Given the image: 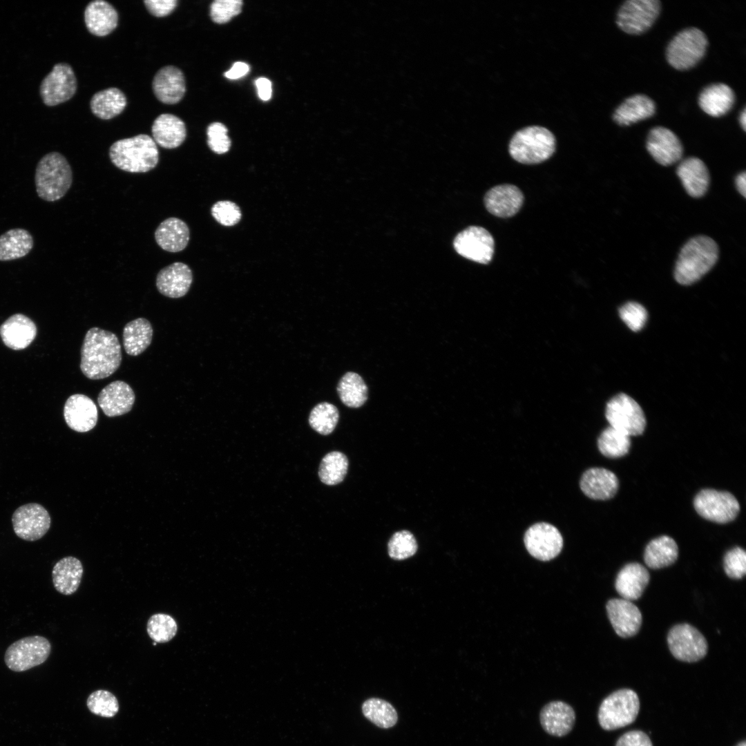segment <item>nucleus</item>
Segmentation results:
<instances>
[{"instance_id":"f257e3e1","label":"nucleus","mask_w":746,"mask_h":746,"mask_svg":"<svg viewBox=\"0 0 746 746\" xmlns=\"http://www.w3.org/2000/svg\"><path fill=\"white\" fill-rule=\"evenodd\" d=\"M122 357L120 343L114 333L97 327L87 331L80 363L85 376L92 380L108 377L119 367Z\"/></svg>"},{"instance_id":"f03ea898","label":"nucleus","mask_w":746,"mask_h":746,"mask_svg":"<svg viewBox=\"0 0 746 746\" xmlns=\"http://www.w3.org/2000/svg\"><path fill=\"white\" fill-rule=\"evenodd\" d=\"M718 258L716 242L706 236L690 239L682 248L674 269L676 280L689 285L700 280Z\"/></svg>"},{"instance_id":"7ed1b4c3","label":"nucleus","mask_w":746,"mask_h":746,"mask_svg":"<svg viewBox=\"0 0 746 746\" xmlns=\"http://www.w3.org/2000/svg\"><path fill=\"white\" fill-rule=\"evenodd\" d=\"M109 157L124 171L146 173L157 166L159 151L151 137L140 134L115 142L110 147Z\"/></svg>"},{"instance_id":"20e7f679","label":"nucleus","mask_w":746,"mask_h":746,"mask_svg":"<svg viewBox=\"0 0 746 746\" xmlns=\"http://www.w3.org/2000/svg\"><path fill=\"white\" fill-rule=\"evenodd\" d=\"M72 183V169L62 154L52 151L39 160L35 169V184L37 195L41 200L55 202L61 199Z\"/></svg>"},{"instance_id":"39448f33","label":"nucleus","mask_w":746,"mask_h":746,"mask_svg":"<svg viewBox=\"0 0 746 746\" xmlns=\"http://www.w3.org/2000/svg\"><path fill=\"white\" fill-rule=\"evenodd\" d=\"M556 148L554 135L538 126L524 128L511 138L508 151L510 156L524 164H535L549 159Z\"/></svg>"},{"instance_id":"423d86ee","label":"nucleus","mask_w":746,"mask_h":746,"mask_svg":"<svg viewBox=\"0 0 746 746\" xmlns=\"http://www.w3.org/2000/svg\"><path fill=\"white\" fill-rule=\"evenodd\" d=\"M708 39L697 28H688L679 32L669 43L666 57L668 63L679 70L690 69L705 55Z\"/></svg>"},{"instance_id":"0eeeda50","label":"nucleus","mask_w":746,"mask_h":746,"mask_svg":"<svg viewBox=\"0 0 746 746\" xmlns=\"http://www.w3.org/2000/svg\"><path fill=\"white\" fill-rule=\"evenodd\" d=\"M640 709L638 694L629 689L618 690L602 702L598 722L605 730H614L635 721Z\"/></svg>"},{"instance_id":"6e6552de","label":"nucleus","mask_w":746,"mask_h":746,"mask_svg":"<svg viewBox=\"0 0 746 746\" xmlns=\"http://www.w3.org/2000/svg\"><path fill=\"white\" fill-rule=\"evenodd\" d=\"M51 652V644L41 635H30L11 644L6 650L4 662L9 669L23 672L44 663Z\"/></svg>"},{"instance_id":"1a4fd4ad","label":"nucleus","mask_w":746,"mask_h":746,"mask_svg":"<svg viewBox=\"0 0 746 746\" xmlns=\"http://www.w3.org/2000/svg\"><path fill=\"white\" fill-rule=\"evenodd\" d=\"M605 417L610 426L629 437L642 434L646 427L642 408L624 393L617 394L607 403Z\"/></svg>"},{"instance_id":"9d476101","label":"nucleus","mask_w":746,"mask_h":746,"mask_svg":"<svg viewBox=\"0 0 746 746\" xmlns=\"http://www.w3.org/2000/svg\"><path fill=\"white\" fill-rule=\"evenodd\" d=\"M694 506L702 517L718 523H729L738 516L740 505L736 498L727 491L705 488L694 497Z\"/></svg>"},{"instance_id":"9b49d317","label":"nucleus","mask_w":746,"mask_h":746,"mask_svg":"<svg viewBox=\"0 0 746 746\" xmlns=\"http://www.w3.org/2000/svg\"><path fill=\"white\" fill-rule=\"evenodd\" d=\"M660 10L658 0H629L620 8L616 23L628 34L640 35L652 26Z\"/></svg>"},{"instance_id":"f8f14e48","label":"nucleus","mask_w":746,"mask_h":746,"mask_svg":"<svg viewBox=\"0 0 746 746\" xmlns=\"http://www.w3.org/2000/svg\"><path fill=\"white\" fill-rule=\"evenodd\" d=\"M667 642L672 655L676 659L687 662L701 660L708 650V644L703 635L687 623L673 627L668 633Z\"/></svg>"},{"instance_id":"ddd939ff","label":"nucleus","mask_w":746,"mask_h":746,"mask_svg":"<svg viewBox=\"0 0 746 746\" xmlns=\"http://www.w3.org/2000/svg\"><path fill=\"white\" fill-rule=\"evenodd\" d=\"M77 87V79L70 65L58 63L41 81L39 93L46 106H54L72 98Z\"/></svg>"},{"instance_id":"4468645a","label":"nucleus","mask_w":746,"mask_h":746,"mask_svg":"<svg viewBox=\"0 0 746 746\" xmlns=\"http://www.w3.org/2000/svg\"><path fill=\"white\" fill-rule=\"evenodd\" d=\"M455 251L461 256L478 263L488 264L493 256L495 241L486 229L470 226L459 232L453 241Z\"/></svg>"},{"instance_id":"2eb2a0df","label":"nucleus","mask_w":746,"mask_h":746,"mask_svg":"<svg viewBox=\"0 0 746 746\" xmlns=\"http://www.w3.org/2000/svg\"><path fill=\"white\" fill-rule=\"evenodd\" d=\"M524 542L530 555L541 561L555 558L563 547L562 534L555 526L546 522L530 526L524 534Z\"/></svg>"},{"instance_id":"dca6fc26","label":"nucleus","mask_w":746,"mask_h":746,"mask_svg":"<svg viewBox=\"0 0 746 746\" xmlns=\"http://www.w3.org/2000/svg\"><path fill=\"white\" fill-rule=\"evenodd\" d=\"M15 533L29 542L41 539L50 527L51 519L47 510L41 504L30 503L17 508L12 517Z\"/></svg>"},{"instance_id":"f3484780","label":"nucleus","mask_w":746,"mask_h":746,"mask_svg":"<svg viewBox=\"0 0 746 746\" xmlns=\"http://www.w3.org/2000/svg\"><path fill=\"white\" fill-rule=\"evenodd\" d=\"M646 146L652 157L663 166L671 165L682 157L680 140L673 131L663 126H656L649 131Z\"/></svg>"},{"instance_id":"a211bd4d","label":"nucleus","mask_w":746,"mask_h":746,"mask_svg":"<svg viewBox=\"0 0 746 746\" xmlns=\"http://www.w3.org/2000/svg\"><path fill=\"white\" fill-rule=\"evenodd\" d=\"M606 611L613 629L620 637H632L639 631L642 616L631 601L623 598L611 599L606 604Z\"/></svg>"},{"instance_id":"6ab92c4d","label":"nucleus","mask_w":746,"mask_h":746,"mask_svg":"<svg viewBox=\"0 0 746 746\" xmlns=\"http://www.w3.org/2000/svg\"><path fill=\"white\" fill-rule=\"evenodd\" d=\"M66 424L72 430L86 432L92 430L97 422L98 412L94 401L82 394L70 396L64 407Z\"/></svg>"},{"instance_id":"aec40b11","label":"nucleus","mask_w":746,"mask_h":746,"mask_svg":"<svg viewBox=\"0 0 746 746\" xmlns=\"http://www.w3.org/2000/svg\"><path fill=\"white\" fill-rule=\"evenodd\" d=\"M524 197L522 191L513 184L495 186L487 191L484 204L491 214L503 218L515 216L521 209Z\"/></svg>"},{"instance_id":"412c9836","label":"nucleus","mask_w":746,"mask_h":746,"mask_svg":"<svg viewBox=\"0 0 746 746\" xmlns=\"http://www.w3.org/2000/svg\"><path fill=\"white\" fill-rule=\"evenodd\" d=\"M193 282L190 267L180 262L162 268L156 277L158 291L169 298H178L186 294Z\"/></svg>"},{"instance_id":"4be33fe9","label":"nucleus","mask_w":746,"mask_h":746,"mask_svg":"<svg viewBox=\"0 0 746 746\" xmlns=\"http://www.w3.org/2000/svg\"><path fill=\"white\" fill-rule=\"evenodd\" d=\"M153 90L157 99L165 104L178 103L186 92V82L182 71L174 66H166L155 75Z\"/></svg>"},{"instance_id":"5701e85b","label":"nucleus","mask_w":746,"mask_h":746,"mask_svg":"<svg viewBox=\"0 0 746 746\" xmlns=\"http://www.w3.org/2000/svg\"><path fill=\"white\" fill-rule=\"evenodd\" d=\"M135 399L131 387L123 381H115L99 393L97 402L107 417H114L128 412Z\"/></svg>"},{"instance_id":"b1692460","label":"nucleus","mask_w":746,"mask_h":746,"mask_svg":"<svg viewBox=\"0 0 746 746\" xmlns=\"http://www.w3.org/2000/svg\"><path fill=\"white\" fill-rule=\"evenodd\" d=\"M580 486L583 493L590 499L607 500L617 493L619 481L612 471L595 467L584 472Z\"/></svg>"},{"instance_id":"393cba45","label":"nucleus","mask_w":746,"mask_h":746,"mask_svg":"<svg viewBox=\"0 0 746 746\" xmlns=\"http://www.w3.org/2000/svg\"><path fill=\"white\" fill-rule=\"evenodd\" d=\"M35 323L22 314L10 316L0 326V336L8 347L14 350L26 348L37 335Z\"/></svg>"},{"instance_id":"a878e982","label":"nucleus","mask_w":746,"mask_h":746,"mask_svg":"<svg viewBox=\"0 0 746 746\" xmlns=\"http://www.w3.org/2000/svg\"><path fill=\"white\" fill-rule=\"evenodd\" d=\"M539 720L542 727L548 734L562 737L573 729L575 714L568 704L562 701H553L542 709Z\"/></svg>"},{"instance_id":"bb28decb","label":"nucleus","mask_w":746,"mask_h":746,"mask_svg":"<svg viewBox=\"0 0 746 746\" xmlns=\"http://www.w3.org/2000/svg\"><path fill=\"white\" fill-rule=\"evenodd\" d=\"M650 580L648 570L641 564H626L618 573L615 588L622 598L632 601L642 595Z\"/></svg>"},{"instance_id":"cd10ccee","label":"nucleus","mask_w":746,"mask_h":746,"mask_svg":"<svg viewBox=\"0 0 746 746\" xmlns=\"http://www.w3.org/2000/svg\"><path fill=\"white\" fill-rule=\"evenodd\" d=\"M676 173L687 193L694 198L705 194L709 184V173L705 164L696 157H687L679 164Z\"/></svg>"},{"instance_id":"c85d7f7f","label":"nucleus","mask_w":746,"mask_h":746,"mask_svg":"<svg viewBox=\"0 0 746 746\" xmlns=\"http://www.w3.org/2000/svg\"><path fill=\"white\" fill-rule=\"evenodd\" d=\"M151 132L155 142L167 149L180 146L186 137L184 122L169 113L161 114L154 120Z\"/></svg>"},{"instance_id":"c756f323","label":"nucleus","mask_w":746,"mask_h":746,"mask_svg":"<svg viewBox=\"0 0 746 746\" xmlns=\"http://www.w3.org/2000/svg\"><path fill=\"white\" fill-rule=\"evenodd\" d=\"M84 21L88 30L97 37L113 32L117 26L118 14L115 8L102 0L89 3L84 11Z\"/></svg>"},{"instance_id":"7c9ffc66","label":"nucleus","mask_w":746,"mask_h":746,"mask_svg":"<svg viewBox=\"0 0 746 746\" xmlns=\"http://www.w3.org/2000/svg\"><path fill=\"white\" fill-rule=\"evenodd\" d=\"M189 237L188 225L175 217L163 220L155 231L157 244L163 250L172 253L184 250L189 243Z\"/></svg>"},{"instance_id":"2f4dec72","label":"nucleus","mask_w":746,"mask_h":746,"mask_svg":"<svg viewBox=\"0 0 746 746\" xmlns=\"http://www.w3.org/2000/svg\"><path fill=\"white\" fill-rule=\"evenodd\" d=\"M84 569L81 561L72 556L59 560L53 566L52 579L55 589L61 594L70 595L78 589Z\"/></svg>"},{"instance_id":"473e14b6","label":"nucleus","mask_w":746,"mask_h":746,"mask_svg":"<svg viewBox=\"0 0 746 746\" xmlns=\"http://www.w3.org/2000/svg\"><path fill=\"white\" fill-rule=\"evenodd\" d=\"M735 95L733 90L723 83L713 84L705 87L698 97L700 108L712 117L727 114L733 107Z\"/></svg>"},{"instance_id":"72a5a7b5","label":"nucleus","mask_w":746,"mask_h":746,"mask_svg":"<svg viewBox=\"0 0 746 746\" xmlns=\"http://www.w3.org/2000/svg\"><path fill=\"white\" fill-rule=\"evenodd\" d=\"M656 112L652 99L643 94L627 98L614 111L613 120L620 126H629L651 117Z\"/></svg>"},{"instance_id":"f704fd0d","label":"nucleus","mask_w":746,"mask_h":746,"mask_svg":"<svg viewBox=\"0 0 746 746\" xmlns=\"http://www.w3.org/2000/svg\"><path fill=\"white\" fill-rule=\"evenodd\" d=\"M33 247L34 239L28 230L23 228L9 229L0 236V261L25 257Z\"/></svg>"},{"instance_id":"c9c22d12","label":"nucleus","mask_w":746,"mask_h":746,"mask_svg":"<svg viewBox=\"0 0 746 746\" xmlns=\"http://www.w3.org/2000/svg\"><path fill=\"white\" fill-rule=\"evenodd\" d=\"M678 557V547L669 536L662 535L649 542L644 552V561L653 569H660L673 564Z\"/></svg>"},{"instance_id":"e433bc0d","label":"nucleus","mask_w":746,"mask_h":746,"mask_svg":"<svg viewBox=\"0 0 746 746\" xmlns=\"http://www.w3.org/2000/svg\"><path fill=\"white\" fill-rule=\"evenodd\" d=\"M153 330L146 318H138L125 325L123 329V345L130 356H138L150 345Z\"/></svg>"},{"instance_id":"4c0bfd02","label":"nucleus","mask_w":746,"mask_h":746,"mask_svg":"<svg viewBox=\"0 0 746 746\" xmlns=\"http://www.w3.org/2000/svg\"><path fill=\"white\" fill-rule=\"evenodd\" d=\"M126 104V97L122 90L117 88H108L93 95L90 106L97 117L110 119L122 113Z\"/></svg>"},{"instance_id":"58836bf2","label":"nucleus","mask_w":746,"mask_h":746,"mask_svg":"<svg viewBox=\"0 0 746 746\" xmlns=\"http://www.w3.org/2000/svg\"><path fill=\"white\" fill-rule=\"evenodd\" d=\"M337 391L343 403L350 408H359L367 399V387L362 377L355 372H349L342 376Z\"/></svg>"},{"instance_id":"ea45409f","label":"nucleus","mask_w":746,"mask_h":746,"mask_svg":"<svg viewBox=\"0 0 746 746\" xmlns=\"http://www.w3.org/2000/svg\"><path fill=\"white\" fill-rule=\"evenodd\" d=\"M361 709L368 720L382 729L391 728L398 721V714L394 707L381 698H370L365 700Z\"/></svg>"},{"instance_id":"a19ab883","label":"nucleus","mask_w":746,"mask_h":746,"mask_svg":"<svg viewBox=\"0 0 746 746\" xmlns=\"http://www.w3.org/2000/svg\"><path fill=\"white\" fill-rule=\"evenodd\" d=\"M347 468L348 459L345 455L338 451H332L322 459L318 476L323 484L328 486L336 485L343 481Z\"/></svg>"},{"instance_id":"79ce46f5","label":"nucleus","mask_w":746,"mask_h":746,"mask_svg":"<svg viewBox=\"0 0 746 746\" xmlns=\"http://www.w3.org/2000/svg\"><path fill=\"white\" fill-rule=\"evenodd\" d=\"M630 437L611 426L605 428L597 439L600 452L608 458L626 455L631 447Z\"/></svg>"},{"instance_id":"37998d69","label":"nucleus","mask_w":746,"mask_h":746,"mask_svg":"<svg viewBox=\"0 0 746 746\" xmlns=\"http://www.w3.org/2000/svg\"><path fill=\"white\" fill-rule=\"evenodd\" d=\"M338 418L337 408L332 403L323 402L316 405L311 411L309 423L317 432L327 435L335 429Z\"/></svg>"},{"instance_id":"c03bdc74","label":"nucleus","mask_w":746,"mask_h":746,"mask_svg":"<svg viewBox=\"0 0 746 746\" xmlns=\"http://www.w3.org/2000/svg\"><path fill=\"white\" fill-rule=\"evenodd\" d=\"M149 637L157 643L171 640L177 633L178 624L170 615L158 613L151 615L146 625Z\"/></svg>"},{"instance_id":"a18cd8bd","label":"nucleus","mask_w":746,"mask_h":746,"mask_svg":"<svg viewBox=\"0 0 746 746\" xmlns=\"http://www.w3.org/2000/svg\"><path fill=\"white\" fill-rule=\"evenodd\" d=\"M417 548L418 545L414 536L405 530L394 533L388 544L390 557L396 560H402L413 556Z\"/></svg>"},{"instance_id":"49530a36","label":"nucleus","mask_w":746,"mask_h":746,"mask_svg":"<svg viewBox=\"0 0 746 746\" xmlns=\"http://www.w3.org/2000/svg\"><path fill=\"white\" fill-rule=\"evenodd\" d=\"M87 707L94 714L105 718H111L119 710L117 698L106 690H97L90 694L87 699Z\"/></svg>"},{"instance_id":"de8ad7c7","label":"nucleus","mask_w":746,"mask_h":746,"mask_svg":"<svg viewBox=\"0 0 746 746\" xmlns=\"http://www.w3.org/2000/svg\"><path fill=\"white\" fill-rule=\"evenodd\" d=\"M724 570L727 575L734 580L743 578L746 573V553L739 546L727 552L724 557Z\"/></svg>"},{"instance_id":"09e8293b","label":"nucleus","mask_w":746,"mask_h":746,"mask_svg":"<svg viewBox=\"0 0 746 746\" xmlns=\"http://www.w3.org/2000/svg\"><path fill=\"white\" fill-rule=\"evenodd\" d=\"M242 1L240 0H216L210 6L211 19L217 23H224L240 13Z\"/></svg>"},{"instance_id":"8fccbe9b","label":"nucleus","mask_w":746,"mask_h":746,"mask_svg":"<svg viewBox=\"0 0 746 746\" xmlns=\"http://www.w3.org/2000/svg\"><path fill=\"white\" fill-rule=\"evenodd\" d=\"M213 217L221 224L231 227L236 224L241 219L242 213L239 207L229 200L218 201L211 207Z\"/></svg>"},{"instance_id":"3c124183","label":"nucleus","mask_w":746,"mask_h":746,"mask_svg":"<svg viewBox=\"0 0 746 746\" xmlns=\"http://www.w3.org/2000/svg\"><path fill=\"white\" fill-rule=\"evenodd\" d=\"M620 316L625 324L634 332L640 330L644 325L647 312L645 308L635 302H629L619 309Z\"/></svg>"},{"instance_id":"603ef678","label":"nucleus","mask_w":746,"mask_h":746,"mask_svg":"<svg viewBox=\"0 0 746 746\" xmlns=\"http://www.w3.org/2000/svg\"><path fill=\"white\" fill-rule=\"evenodd\" d=\"M207 144L214 153L223 154L231 146V140L227 135V127L220 122L211 124L207 130Z\"/></svg>"},{"instance_id":"864d4df0","label":"nucleus","mask_w":746,"mask_h":746,"mask_svg":"<svg viewBox=\"0 0 746 746\" xmlns=\"http://www.w3.org/2000/svg\"><path fill=\"white\" fill-rule=\"evenodd\" d=\"M144 3L149 12L157 17L170 15L176 8V0H145Z\"/></svg>"},{"instance_id":"5fc2aeb1","label":"nucleus","mask_w":746,"mask_h":746,"mask_svg":"<svg viewBox=\"0 0 746 746\" xmlns=\"http://www.w3.org/2000/svg\"><path fill=\"white\" fill-rule=\"evenodd\" d=\"M615 746H653V745L651 739L644 732L634 730L623 734L618 740Z\"/></svg>"},{"instance_id":"6e6d98bb","label":"nucleus","mask_w":746,"mask_h":746,"mask_svg":"<svg viewBox=\"0 0 746 746\" xmlns=\"http://www.w3.org/2000/svg\"><path fill=\"white\" fill-rule=\"evenodd\" d=\"M259 97L263 101H267L271 97L272 86L269 79L265 77H260L255 82Z\"/></svg>"},{"instance_id":"4d7b16f0","label":"nucleus","mask_w":746,"mask_h":746,"mask_svg":"<svg viewBox=\"0 0 746 746\" xmlns=\"http://www.w3.org/2000/svg\"><path fill=\"white\" fill-rule=\"evenodd\" d=\"M249 66L246 63L237 61L233 64L230 70L225 72L224 76L230 79H239L248 73Z\"/></svg>"},{"instance_id":"13d9d810","label":"nucleus","mask_w":746,"mask_h":746,"mask_svg":"<svg viewBox=\"0 0 746 746\" xmlns=\"http://www.w3.org/2000/svg\"><path fill=\"white\" fill-rule=\"evenodd\" d=\"M736 186L738 192L745 198L746 196V173L743 171L738 174L736 178Z\"/></svg>"},{"instance_id":"bf43d9fd","label":"nucleus","mask_w":746,"mask_h":746,"mask_svg":"<svg viewBox=\"0 0 746 746\" xmlns=\"http://www.w3.org/2000/svg\"><path fill=\"white\" fill-rule=\"evenodd\" d=\"M739 122L742 128L745 131L746 127V110L744 108L739 116Z\"/></svg>"},{"instance_id":"052dcab7","label":"nucleus","mask_w":746,"mask_h":746,"mask_svg":"<svg viewBox=\"0 0 746 746\" xmlns=\"http://www.w3.org/2000/svg\"><path fill=\"white\" fill-rule=\"evenodd\" d=\"M736 746H746V743L745 741L740 742Z\"/></svg>"}]
</instances>
